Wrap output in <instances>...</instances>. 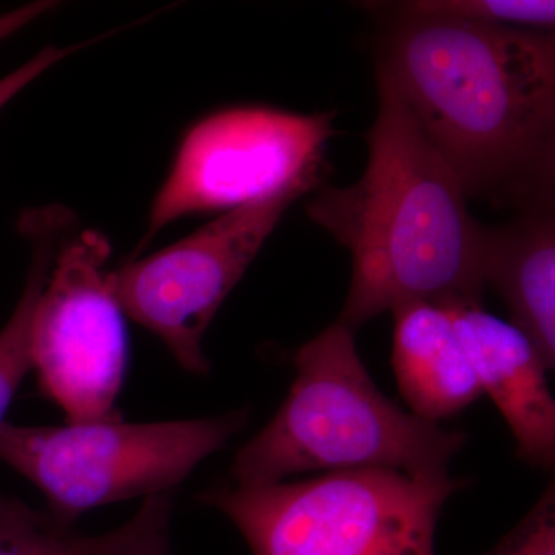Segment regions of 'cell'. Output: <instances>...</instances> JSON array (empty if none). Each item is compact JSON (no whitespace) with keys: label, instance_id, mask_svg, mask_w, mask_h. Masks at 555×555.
Wrapping results in <instances>:
<instances>
[{"label":"cell","instance_id":"1","mask_svg":"<svg viewBox=\"0 0 555 555\" xmlns=\"http://www.w3.org/2000/svg\"><path fill=\"white\" fill-rule=\"evenodd\" d=\"M378 67L467 198L553 203V31L392 16Z\"/></svg>","mask_w":555,"mask_h":555},{"label":"cell","instance_id":"2","mask_svg":"<svg viewBox=\"0 0 555 555\" xmlns=\"http://www.w3.org/2000/svg\"><path fill=\"white\" fill-rule=\"evenodd\" d=\"M367 131L369 160L349 188H323L308 215L349 250L338 323L356 328L408 302L481 301L483 230L454 170L385 73Z\"/></svg>","mask_w":555,"mask_h":555},{"label":"cell","instance_id":"3","mask_svg":"<svg viewBox=\"0 0 555 555\" xmlns=\"http://www.w3.org/2000/svg\"><path fill=\"white\" fill-rule=\"evenodd\" d=\"M294 385L268 426L233 460L235 485L284 481L308 470L386 467L449 476L466 436L387 398L358 356L352 328L334 323L294 357Z\"/></svg>","mask_w":555,"mask_h":555},{"label":"cell","instance_id":"4","mask_svg":"<svg viewBox=\"0 0 555 555\" xmlns=\"http://www.w3.org/2000/svg\"><path fill=\"white\" fill-rule=\"evenodd\" d=\"M463 486L451 476L363 467L219 486L198 499L238 528L251 555H437L441 507Z\"/></svg>","mask_w":555,"mask_h":555},{"label":"cell","instance_id":"5","mask_svg":"<svg viewBox=\"0 0 555 555\" xmlns=\"http://www.w3.org/2000/svg\"><path fill=\"white\" fill-rule=\"evenodd\" d=\"M246 422V412L160 423L120 416L62 426L5 422L0 460L39 488L50 514L73 525L98 506L170 494Z\"/></svg>","mask_w":555,"mask_h":555},{"label":"cell","instance_id":"6","mask_svg":"<svg viewBox=\"0 0 555 555\" xmlns=\"http://www.w3.org/2000/svg\"><path fill=\"white\" fill-rule=\"evenodd\" d=\"M334 115L269 107L222 109L188 131L153 201L142 250L160 230L189 215L230 211L298 182L320 184Z\"/></svg>","mask_w":555,"mask_h":555},{"label":"cell","instance_id":"7","mask_svg":"<svg viewBox=\"0 0 555 555\" xmlns=\"http://www.w3.org/2000/svg\"><path fill=\"white\" fill-rule=\"evenodd\" d=\"M298 182L270 198L225 211L192 235L112 272L120 308L155 334L179 366L210 371L204 337L287 208L315 190Z\"/></svg>","mask_w":555,"mask_h":555},{"label":"cell","instance_id":"8","mask_svg":"<svg viewBox=\"0 0 555 555\" xmlns=\"http://www.w3.org/2000/svg\"><path fill=\"white\" fill-rule=\"evenodd\" d=\"M109 254L108 240L93 230L65 241L33 313L31 369L67 423L120 416L129 343Z\"/></svg>","mask_w":555,"mask_h":555},{"label":"cell","instance_id":"9","mask_svg":"<svg viewBox=\"0 0 555 555\" xmlns=\"http://www.w3.org/2000/svg\"><path fill=\"white\" fill-rule=\"evenodd\" d=\"M437 306L451 318L481 390L505 416L517 455L528 465L553 469L555 401L535 347L516 326L486 312L481 301Z\"/></svg>","mask_w":555,"mask_h":555},{"label":"cell","instance_id":"10","mask_svg":"<svg viewBox=\"0 0 555 555\" xmlns=\"http://www.w3.org/2000/svg\"><path fill=\"white\" fill-rule=\"evenodd\" d=\"M485 286L499 292L543 363L555 366V221L553 203L524 208L483 230Z\"/></svg>","mask_w":555,"mask_h":555},{"label":"cell","instance_id":"11","mask_svg":"<svg viewBox=\"0 0 555 555\" xmlns=\"http://www.w3.org/2000/svg\"><path fill=\"white\" fill-rule=\"evenodd\" d=\"M393 317L392 366L412 414L438 423L483 396L454 324L440 306L408 302Z\"/></svg>","mask_w":555,"mask_h":555},{"label":"cell","instance_id":"12","mask_svg":"<svg viewBox=\"0 0 555 555\" xmlns=\"http://www.w3.org/2000/svg\"><path fill=\"white\" fill-rule=\"evenodd\" d=\"M73 215L61 206L30 208L21 215L17 230L30 241L33 258L27 283L16 309L0 331V426L21 383L31 369L30 334L36 302L49 280L60 241L68 232Z\"/></svg>","mask_w":555,"mask_h":555},{"label":"cell","instance_id":"13","mask_svg":"<svg viewBox=\"0 0 555 555\" xmlns=\"http://www.w3.org/2000/svg\"><path fill=\"white\" fill-rule=\"evenodd\" d=\"M392 11L393 16L425 17L553 31L555 3L547 0H411L397 3H367Z\"/></svg>","mask_w":555,"mask_h":555},{"label":"cell","instance_id":"14","mask_svg":"<svg viewBox=\"0 0 555 555\" xmlns=\"http://www.w3.org/2000/svg\"><path fill=\"white\" fill-rule=\"evenodd\" d=\"M83 542L73 525L0 494V555H82Z\"/></svg>","mask_w":555,"mask_h":555},{"label":"cell","instance_id":"15","mask_svg":"<svg viewBox=\"0 0 555 555\" xmlns=\"http://www.w3.org/2000/svg\"><path fill=\"white\" fill-rule=\"evenodd\" d=\"M171 494L144 499L127 524L107 534L87 537L82 555H173L170 547Z\"/></svg>","mask_w":555,"mask_h":555},{"label":"cell","instance_id":"16","mask_svg":"<svg viewBox=\"0 0 555 555\" xmlns=\"http://www.w3.org/2000/svg\"><path fill=\"white\" fill-rule=\"evenodd\" d=\"M483 555H555L554 483L547 486L520 524Z\"/></svg>","mask_w":555,"mask_h":555},{"label":"cell","instance_id":"17","mask_svg":"<svg viewBox=\"0 0 555 555\" xmlns=\"http://www.w3.org/2000/svg\"><path fill=\"white\" fill-rule=\"evenodd\" d=\"M86 49L83 43H75L68 47H46L30 61L25 62L20 68L13 69L9 75L0 79V109L13 101L22 90L27 89L40 75L60 64L61 61L75 54L76 51Z\"/></svg>","mask_w":555,"mask_h":555},{"label":"cell","instance_id":"18","mask_svg":"<svg viewBox=\"0 0 555 555\" xmlns=\"http://www.w3.org/2000/svg\"><path fill=\"white\" fill-rule=\"evenodd\" d=\"M56 2L39 0V2L27 3V5H22L20 9L0 14V42L27 27L31 22L39 20L43 14L50 13L51 10L56 9Z\"/></svg>","mask_w":555,"mask_h":555}]
</instances>
